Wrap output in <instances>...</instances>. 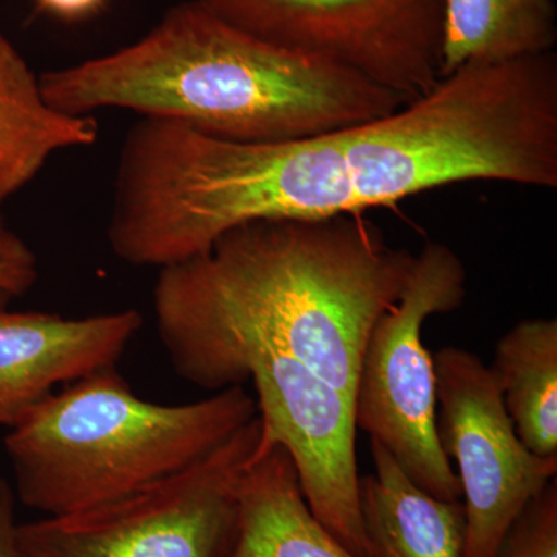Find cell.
<instances>
[{
	"mask_svg": "<svg viewBox=\"0 0 557 557\" xmlns=\"http://www.w3.org/2000/svg\"><path fill=\"white\" fill-rule=\"evenodd\" d=\"M416 256L366 214L258 220L160 270L157 329L183 380L220 392L242 351L298 359L351 403L370 332L401 298Z\"/></svg>",
	"mask_w": 557,
	"mask_h": 557,
	"instance_id": "obj_1",
	"label": "cell"
},
{
	"mask_svg": "<svg viewBox=\"0 0 557 557\" xmlns=\"http://www.w3.org/2000/svg\"><path fill=\"white\" fill-rule=\"evenodd\" d=\"M39 84L69 115L132 110L237 143L317 137L409 102L344 65L233 27L197 0L171 7L137 42L50 70Z\"/></svg>",
	"mask_w": 557,
	"mask_h": 557,
	"instance_id": "obj_2",
	"label": "cell"
},
{
	"mask_svg": "<svg viewBox=\"0 0 557 557\" xmlns=\"http://www.w3.org/2000/svg\"><path fill=\"white\" fill-rule=\"evenodd\" d=\"M258 413L244 386L188 405L145 401L109 366L54 391L10 429L11 487L46 518L75 515L185 471Z\"/></svg>",
	"mask_w": 557,
	"mask_h": 557,
	"instance_id": "obj_3",
	"label": "cell"
},
{
	"mask_svg": "<svg viewBox=\"0 0 557 557\" xmlns=\"http://www.w3.org/2000/svg\"><path fill=\"white\" fill-rule=\"evenodd\" d=\"M259 413L172 478L75 515L17 523L14 557H231Z\"/></svg>",
	"mask_w": 557,
	"mask_h": 557,
	"instance_id": "obj_4",
	"label": "cell"
},
{
	"mask_svg": "<svg viewBox=\"0 0 557 557\" xmlns=\"http://www.w3.org/2000/svg\"><path fill=\"white\" fill-rule=\"evenodd\" d=\"M465 299L463 262L446 245L429 242L416 256L401 298L370 332L354 399L357 428L424 493L446 502L461 500V490L435 434L434 361L421 330L434 314L460 309Z\"/></svg>",
	"mask_w": 557,
	"mask_h": 557,
	"instance_id": "obj_5",
	"label": "cell"
},
{
	"mask_svg": "<svg viewBox=\"0 0 557 557\" xmlns=\"http://www.w3.org/2000/svg\"><path fill=\"white\" fill-rule=\"evenodd\" d=\"M233 27L354 70L406 101L440 79L445 0H197Z\"/></svg>",
	"mask_w": 557,
	"mask_h": 557,
	"instance_id": "obj_6",
	"label": "cell"
},
{
	"mask_svg": "<svg viewBox=\"0 0 557 557\" xmlns=\"http://www.w3.org/2000/svg\"><path fill=\"white\" fill-rule=\"evenodd\" d=\"M432 361L435 434L443 454L458 469L463 557H496L520 512L557 479V457H539L520 442L497 381L482 358L448 346Z\"/></svg>",
	"mask_w": 557,
	"mask_h": 557,
	"instance_id": "obj_7",
	"label": "cell"
},
{
	"mask_svg": "<svg viewBox=\"0 0 557 557\" xmlns=\"http://www.w3.org/2000/svg\"><path fill=\"white\" fill-rule=\"evenodd\" d=\"M255 383L262 421L259 449H287L314 518L357 557H370L359 508L354 403L310 368L273 348L242 351L223 388Z\"/></svg>",
	"mask_w": 557,
	"mask_h": 557,
	"instance_id": "obj_8",
	"label": "cell"
},
{
	"mask_svg": "<svg viewBox=\"0 0 557 557\" xmlns=\"http://www.w3.org/2000/svg\"><path fill=\"white\" fill-rule=\"evenodd\" d=\"M11 299L0 293V426L9 429L61 384L119 364L143 327L134 309L64 318L10 310Z\"/></svg>",
	"mask_w": 557,
	"mask_h": 557,
	"instance_id": "obj_9",
	"label": "cell"
},
{
	"mask_svg": "<svg viewBox=\"0 0 557 557\" xmlns=\"http://www.w3.org/2000/svg\"><path fill=\"white\" fill-rule=\"evenodd\" d=\"M372 457V474L359 479L370 557H463L461 500H440L424 493L373 440Z\"/></svg>",
	"mask_w": 557,
	"mask_h": 557,
	"instance_id": "obj_10",
	"label": "cell"
},
{
	"mask_svg": "<svg viewBox=\"0 0 557 557\" xmlns=\"http://www.w3.org/2000/svg\"><path fill=\"white\" fill-rule=\"evenodd\" d=\"M98 134L94 116L51 108L39 76L0 33V207L38 175L53 153L90 148Z\"/></svg>",
	"mask_w": 557,
	"mask_h": 557,
	"instance_id": "obj_11",
	"label": "cell"
},
{
	"mask_svg": "<svg viewBox=\"0 0 557 557\" xmlns=\"http://www.w3.org/2000/svg\"><path fill=\"white\" fill-rule=\"evenodd\" d=\"M239 500V536L231 557H357L314 518L281 445L258 448Z\"/></svg>",
	"mask_w": 557,
	"mask_h": 557,
	"instance_id": "obj_12",
	"label": "cell"
},
{
	"mask_svg": "<svg viewBox=\"0 0 557 557\" xmlns=\"http://www.w3.org/2000/svg\"><path fill=\"white\" fill-rule=\"evenodd\" d=\"M553 0H445L440 79L469 64H502L555 51Z\"/></svg>",
	"mask_w": 557,
	"mask_h": 557,
	"instance_id": "obj_13",
	"label": "cell"
},
{
	"mask_svg": "<svg viewBox=\"0 0 557 557\" xmlns=\"http://www.w3.org/2000/svg\"><path fill=\"white\" fill-rule=\"evenodd\" d=\"M516 434L539 457H557V319L520 321L490 366Z\"/></svg>",
	"mask_w": 557,
	"mask_h": 557,
	"instance_id": "obj_14",
	"label": "cell"
},
{
	"mask_svg": "<svg viewBox=\"0 0 557 557\" xmlns=\"http://www.w3.org/2000/svg\"><path fill=\"white\" fill-rule=\"evenodd\" d=\"M496 557H557V479L520 512Z\"/></svg>",
	"mask_w": 557,
	"mask_h": 557,
	"instance_id": "obj_15",
	"label": "cell"
},
{
	"mask_svg": "<svg viewBox=\"0 0 557 557\" xmlns=\"http://www.w3.org/2000/svg\"><path fill=\"white\" fill-rule=\"evenodd\" d=\"M38 277L35 251L14 231L0 225V293L20 298L35 287Z\"/></svg>",
	"mask_w": 557,
	"mask_h": 557,
	"instance_id": "obj_16",
	"label": "cell"
},
{
	"mask_svg": "<svg viewBox=\"0 0 557 557\" xmlns=\"http://www.w3.org/2000/svg\"><path fill=\"white\" fill-rule=\"evenodd\" d=\"M16 525V497L13 487L5 480H0V557H14Z\"/></svg>",
	"mask_w": 557,
	"mask_h": 557,
	"instance_id": "obj_17",
	"label": "cell"
},
{
	"mask_svg": "<svg viewBox=\"0 0 557 557\" xmlns=\"http://www.w3.org/2000/svg\"><path fill=\"white\" fill-rule=\"evenodd\" d=\"M108 0H36L39 11L62 21H81L98 13Z\"/></svg>",
	"mask_w": 557,
	"mask_h": 557,
	"instance_id": "obj_18",
	"label": "cell"
}]
</instances>
